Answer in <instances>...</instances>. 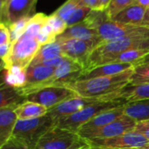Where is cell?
I'll list each match as a JSON object with an SVG mask.
<instances>
[{
  "instance_id": "cell-1",
  "label": "cell",
  "mask_w": 149,
  "mask_h": 149,
  "mask_svg": "<svg viewBox=\"0 0 149 149\" xmlns=\"http://www.w3.org/2000/svg\"><path fill=\"white\" fill-rule=\"evenodd\" d=\"M133 68H130L120 74L110 77H101L86 80H78L68 88L73 90L77 96L84 98H102L117 93L129 84L132 76Z\"/></svg>"
},
{
  "instance_id": "cell-2",
  "label": "cell",
  "mask_w": 149,
  "mask_h": 149,
  "mask_svg": "<svg viewBox=\"0 0 149 149\" xmlns=\"http://www.w3.org/2000/svg\"><path fill=\"white\" fill-rule=\"evenodd\" d=\"M132 49H149V36L125 37L101 43L91 54L84 72L108 63L116 55Z\"/></svg>"
},
{
  "instance_id": "cell-3",
  "label": "cell",
  "mask_w": 149,
  "mask_h": 149,
  "mask_svg": "<svg viewBox=\"0 0 149 149\" xmlns=\"http://www.w3.org/2000/svg\"><path fill=\"white\" fill-rule=\"evenodd\" d=\"M55 120L48 114L33 119H18L10 139L27 149H35L41 137L55 126Z\"/></svg>"
},
{
  "instance_id": "cell-4",
  "label": "cell",
  "mask_w": 149,
  "mask_h": 149,
  "mask_svg": "<svg viewBox=\"0 0 149 149\" xmlns=\"http://www.w3.org/2000/svg\"><path fill=\"white\" fill-rule=\"evenodd\" d=\"M127 103L123 100H111V101L100 100L99 102L88 105L84 109L70 116L59 119L56 122L55 126L77 133L78 130L84 124L88 123L90 120H91L98 114L110 109L125 105Z\"/></svg>"
},
{
  "instance_id": "cell-5",
  "label": "cell",
  "mask_w": 149,
  "mask_h": 149,
  "mask_svg": "<svg viewBox=\"0 0 149 149\" xmlns=\"http://www.w3.org/2000/svg\"><path fill=\"white\" fill-rule=\"evenodd\" d=\"M40 47L37 38L24 33L16 41L11 43L9 55L5 60L6 69H8L12 66H17L26 70Z\"/></svg>"
},
{
  "instance_id": "cell-6",
  "label": "cell",
  "mask_w": 149,
  "mask_h": 149,
  "mask_svg": "<svg viewBox=\"0 0 149 149\" xmlns=\"http://www.w3.org/2000/svg\"><path fill=\"white\" fill-rule=\"evenodd\" d=\"M87 141L92 149H149V140L134 131L113 138L90 139Z\"/></svg>"
},
{
  "instance_id": "cell-7",
  "label": "cell",
  "mask_w": 149,
  "mask_h": 149,
  "mask_svg": "<svg viewBox=\"0 0 149 149\" xmlns=\"http://www.w3.org/2000/svg\"><path fill=\"white\" fill-rule=\"evenodd\" d=\"M77 97L73 90L66 86H47L44 87L26 97V101L41 104L51 109L61 103Z\"/></svg>"
},
{
  "instance_id": "cell-8",
  "label": "cell",
  "mask_w": 149,
  "mask_h": 149,
  "mask_svg": "<svg viewBox=\"0 0 149 149\" xmlns=\"http://www.w3.org/2000/svg\"><path fill=\"white\" fill-rule=\"evenodd\" d=\"M97 32L102 42H108L125 37L132 36H149V28L122 24L109 19L97 28Z\"/></svg>"
},
{
  "instance_id": "cell-9",
  "label": "cell",
  "mask_w": 149,
  "mask_h": 149,
  "mask_svg": "<svg viewBox=\"0 0 149 149\" xmlns=\"http://www.w3.org/2000/svg\"><path fill=\"white\" fill-rule=\"evenodd\" d=\"M136 124V120L123 114L122 116L102 128L89 132H77V134L81 138L85 139L87 140L113 138L122 135L125 132L133 131Z\"/></svg>"
},
{
  "instance_id": "cell-10",
  "label": "cell",
  "mask_w": 149,
  "mask_h": 149,
  "mask_svg": "<svg viewBox=\"0 0 149 149\" xmlns=\"http://www.w3.org/2000/svg\"><path fill=\"white\" fill-rule=\"evenodd\" d=\"M56 40L61 45L63 55L80 63L84 67V71L91 54L97 46H99L98 43L94 41H87L77 39Z\"/></svg>"
},
{
  "instance_id": "cell-11",
  "label": "cell",
  "mask_w": 149,
  "mask_h": 149,
  "mask_svg": "<svg viewBox=\"0 0 149 149\" xmlns=\"http://www.w3.org/2000/svg\"><path fill=\"white\" fill-rule=\"evenodd\" d=\"M84 73V67L70 58H63L61 64L54 68V74L47 86H68L77 82Z\"/></svg>"
},
{
  "instance_id": "cell-12",
  "label": "cell",
  "mask_w": 149,
  "mask_h": 149,
  "mask_svg": "<svg viewBox=\"0 0 149 149\" xmlns=\"http://www.w3.org/2000/svg\"><path fill=\"white\" fill-rule=\"evenodd\" d=\"M79 138L76 132L54 126L41 137L35 149H68Z\"/></svg>"
},
{
  "instance_id": "cell-13",
  "label": "cell",
  "mask_w": 149,
  "mask_h": 149,
  "mask_svg": "<svg viewBox=\"0 0 149 149\" xmlns=\"http://www.w3.org/2000/svg\"><path fill=\"white\" fill-rule=\"evenodd\" d=\"M100 100L101 99H99V98L98 99L84 98V97H81L77 96L76 97H73L71 99L64 101L51 109H48V111L47 114L51 116L55 120V123H56L59 119L68 117V116H70L74 113H76V112L84 109L88 105H91L97 102H99Z\"/></svg>"
},
{
  "instance_id": "cell-14",
  "label": "cell",
  "mask_w": 149,
  "mask_h": 149,
  "mask_svg": "<svg viewBox=\"0 0 149 149\" xmlns=\"http://www.w3.org/2000/svg\"><path fill=\"white\" fill-rule=\"evenodd\" d=\"M91 9L82 6L77 0H68L54 13L59 16L68 26H71L80 22H83Z\"/></svg>"
},
{
  "instance_id": "cell-15",
  "label": "cell",
  "mask_w": 149,
  "mask_h": 149,
  "mask_svg": "<svg viewBox=\"0 0 149 149\" xmlns=\"http://www.w3.org/2000/svg\"><path fill=\"white\" fill-rule=\"evenodd\" d=\"M37 0H11L5 8V21L8 26L19 19L32 17Z\"/></svg>"
},
{
  "instance_id": "cell-16",
  "label": "cell",
  "mask_w": 149,
  "mask_h": 149,
  "mask_svg": "<svg viewBox=\"0 0 149 149\" xmlns=\"http://www.w3.org/2000/svg\"><path fill=\"white\" fill-rule=\"evenodd\" d=\"M104 101L123 100L126 103H132L149 99V84L139 85H126L117 93L99 98Z\"/></svg>"
},
{
  "instance_id": "cell-17",
  "label": "cell",
  "mask_w": 149,
  "mask_h": 149,
  "mask_svg": "<svg viewBox=\"0 0 149 149\" xmlns=\"http://www.w3.org/2000/svg\"><path fill=\"white\" fill-rule=\"evenodd\" d=\"M66 39H77L87 41H94L99 45L102 42L96 29L89 27L85 23L80 22L71 26H68L67 29L59 36L56 40H66Z\"/></svg>"
},
{
  "instance_id": "cell-18",
  "label": "cell",
  "mask_w": 149,
  "mask_h": 149,
  "mask_svg": "<svg viewBox=\"0 0 149 149\" xmlns=\"http://www.w3.org/2000/svg\"><path fill=\"white\" fill-rule=\"evenodd\" d=\"M134 67L131 63H123V62L105 63L84 72L78 80H86V79H91V78L101 77L114 76V74H120Z\"/></svg>"
},
{
  "instance_id": "cell-19",
  "label": "cell",
  "mask_w": 149,
  "mask_h": 149,
  "mask_svg": "<svg viewBox=\"0 0 149 149\" xmlns=\"http://www.w3.org/2000/svg\"><path fill=\"white\" fill-rule=\"evenodd\" d=\"M15 108L6 107L0 109V147L7 143L13 135L18 120Z\"/></svg>"
},
{
  "instance_id": "cell-20",
  "label": "cell",
  "mask_w": 149,
  "mask_h": 149,
  "mask_svg": "<svg viewBox=\"0 0 149 149\" xmlns=\"http://www.w3.org/2000/svg\"><path fill=\"white\" fill-rule=\"evenodd\" d=\"M124 111H125V105L107 110V111L98 114L95 118H93L88 123L84 124L78 130L77 132H89V131H93V130L102 128V127L105 126L106 125L110 124L111 122L114 121L120 116H122L124 114Z\"/></svg>"
},
{
  "instance_id": "cell-21",
  "label": "cell",
  "mask_w": 149,
  "mask_h": 149,
  "mask_svg": "<svg viewBox=\"0 0 149 149\" xmlns=\"http://www.w3.org/2000/svg\"><path fill=\"white\" fill-rule=\"evenodd\" d=\"M26 101L18 89L13 88L5 83V70L0 73V109L6 107H17Z\"/></svg>"
},
{
  "instance_id": "cell-22",
  "label": "cell",
  "mask_w": 149,
  "mask_h": 149,
  "mask_svg": "<svg viewBox=\"0 0 149 149\" xmlns=\"http://www.w3.org/2000/svg\"><path fill=\"white\" fill-rule=\"evenodd\" d=\"M146 8L133 4L117 14L111 20L122 24L145 27V16Z\"/></svg>"
},
{
  "instance_id": "cell-23",
  "label": "cell",
  "mask_w": 149,
  "mask_h": 149,
  "mask_svg": "<svg viewBox=\"0 0 149 149\" xmlns=\"http://www.w3.org/2000/svg\"><path fill=\"white\" fill-rule=\"evenodd\" d=\"M48 111V109L41 104L30 102V101H25L19 104L15 108V113L17 116V118L19 120H26V119H33L43 117L47 115Z\"/></svg>"
},
{
  "instance_id": "cell-24",
  "label": "cell",
  "mask_w": 149,
  "mask_h": 149,
  "mask_svg": "<svg viewBox=\"0 0 149 149\" xmlns=\"http://www.w3.org/2000/svg\"><path fill=\"white\" fill-rule=\"evenodd\" d=\"M124 114L137 122L149 120V99L127 103L125 105Z\"/></svg>"
},
{
  "instance_id": "cell-25",
  "label": "cell",
  "mask_w": 149,
  "mask_h": 149,
  "mask_svg": "<svg viewBox=\"0 0 149 149\" xmlns=\"http://www.w3.org/2000/svg\"><path fill=\"white\" fill-rule=\"evenodd\" d=\"M60 56H64V55L62 54L60 43L57 40H55L52 43H48L41 46L39 52L37 53L36 56L34 57V59L33 60L30 65L40 64L44 61H47Z\"/></svg>"
},
{
  "instance_id": "cell-26",
  "label": "cell",
  "mask_w": 149,
  "mask_h": 149,
  "mask_svg": "<svg viewBox=\"0 0 149 149\" xmlns=\"http://www.w3.org/2000/svg\"><path fill=\"white\" fill-rule=\"evenodd\" d=\"M5 83L10 87L19 89L26 84V69L17 66H12L5 69Z\"/></svg>"
},
{
  "instance_id": "cell-27",
  "label": "cell",
  "mask_w": 149,
  "mask_h": 149,
  "mask_svg": "<svg viewBox=\"0 0 149 149\" xmlns=\"http://www.w3.org/2000/svg\"><path fill=\"white\" fill-rule=\"evenodd\" d=\"M47 18H48V16H47L43 13H37V14L32 16L24 33L37 38L38 34L40 33V32L41 31L43 26L47 24Z\"/></svg>"
},
{
  "instance_id": "cell-28",
  "label": "cell",
  "mask_w": 149,
  "mask_h": 149,
  "mask_svg": "<svg viewBox=\"0 0 149 149\" xmlns=\"http://www.w3.org/2000/svg\"><path fill=\"white\" fill-rule=\"evenodd\" d=\"M145 84H149V62L134 67L128 85H139Z\"/></svg>"
},
{
  "instance_id": "cell-29",
  "label": "cell",
  "mask_w": 149,
  "mask_h": 149,
  "mask_svg": "<svg viewBox=\"0 0 149 149\" xmlns=\"http://www.w3.org/2000/svg\"><path fill=\"white\" fill-rule=\"evenodd\" d=\"M111 19L106 13V10L104 11H99V10H91V13L88 14V16L85 18V19L83 21L89 27L92 29H96L99 27L105 21Z\"/></svg>"
},
{
  "instance_id": "cell-30",
  "label": "cell",
  "mask_w": 149,
  "mask_h": 149,
  "mask_svg": "<svg viewBox=\"0 0 149 149\" xmlns=\"http://www.w3.org/2000/svg\"><path fill=\"white\" fill-rule=\"evenodd\" d=\"M135 3V0H111L106 9L108 17L112 19L117 14Z\"/></svg>"
},
{
  "instance_id": "cell-31",
  "label": "cell",
  "mask_w": 149,
  "mask_h": 149,
  "mask_svg": "<svg viewBox=\"0 0 149 149\" xmlns=\"http://www.w3.org/2000/svg\"><path fill=\"white\" fill-rule=\"evenodd\" d=\"M31 18L32 17L24 18L22 19H19V21L8 26L9 31H10V35H11V43L16 41L19 38H20L24 34V33L26 29L27 24Z\"/></svg>"
},
{
  "instance_id": "cell-32",
  "label": "cell",
  "mask_w": 149,
  "mask_h": 149,
  "mask_svg": "<svg viewBox=\"0 0 149 149\" xmlns=\"http://www.w3.org/2000/svg\"><path fill=\"white\" fill-rule=\"evenodd\" d=\"M47 23V25H49L56 37L61 35L68 27L67 24L55 13H53L52 15L48 16Z\"/></svg>"
},
{
  "instance_id": "cell-33",
  "label": "cell",
  "mask_w": 149,
  "mask_h": 149,
  "mask_svg": "<svg viewBox=\"0 0 149 149\" xmlns=\"http://www.w3.org/2000/svg\"><path fill=\"white\" fill-rule=\"evenodd\" d=\"M37 40L39 41L40 46H43V45H46L48 43H52L56 40V36L54 35L53 30L51 29L49 25H47V23L43 26V28L38 34Z\"/></svg>"
},
{
  "instance_id": "cell-34",
  "label": "cell",
  "mask_w": 149,
  "mask_h": 149,
  "mask_svg": "<svg viewBox=\"0 0 149 149\" xmlns=\"http://www.w3.org/2000/svg\"><path fill=\"white\" fill-rule=\"evenodd\" d=\"M11 44V35L8 26L0 22V46Z\"/></svg>"
},
{
  "instance_id": "cell-35",
  "label": "cell",
  "mask_w": 149,
  "mask_h": 149,
  "mask_svg": "<svg viewBox=\"0 0 149 149\" xmlns=\"http://www.w3.org/2000/svg\"><path fill=\"white\" fill-rule=\"evenodd\" d=\"M133 131L142 134L145 138H146L149 140V120L137 122Z\"/></svg>"
},
{
  "instance_id": "cell-36",
  "label": "cell",
  "mask_w": 149,
  "mask_h": 149,
  "mask_svg": "<svg viewBox=\"0 0 149 149\" xmlns=\"http://www.w3.org/2000/svg\"><path fill=\"white\" fill-rule=\"evenodd\" d=\"M80 6L90 8L91 10H99V1L98 0H77Z\"/></svg>"
},
{
  "instance_id": "cell-37",
  "label": "cell",
  "mask_w": 149,
  "mask_h": 149,
  "mask_svg": "<svg viewBox=\"0 0 149 149\" xmlns=\"http://www.w3.org/2000/svg\"><path fill=\"white\" fill-rule=\"evenodd\" d=\"M63 58H64V56L56 57V58H54V59H50V60H47V61H44L40 64L45 65V66H47V67H50V68H57L61 64V62L62 61Z\"/></svg>"
},
{
  "instance_id": "cell-38",
  "label": "cell",
  "mask_w": 149,
  "mask_h": 149,
  "mask_svg": "<svg viewBox=\"0 0 149 149\" xmlns=\"http://www.w3.org/2000/svg\"><path fill=\"white\" fill-rule=\"evenodd\" d=\"M0 149H27L22 145L17 143L16 141L10 139L7 143H6L3 146L0 147Z\"/></svg>"
},
{
  "instance_id": "cell-39",
  "label": "cell",
  "mask_w": 149,
  "mask_h": 149,
  "mask_svg": "<svg viewBox=\"0 0 149 149\" xmlns=\"http://www.w3.org/2000/svg\"><path fill=\"white\" fill-rule=\"evenodd\" d=\"M10 49H11V44L0 46V58H2L5 61L9 55Z\"/></svg>"
},
{
  "instance_id": "cell-40",
  "label": "cell",
  "mask_w": 149,
  "mask_h": 149,
  "mask_svg": "<svg viewBox=\"0 0 149 149\" xmlns=\"http://www.w3.org/2000/svg\"><path fill=\"white\" fill-rule=\"evenodd\" d=\"M99 1V9L100 11H104L107 9L111 0H98Z\"/></svg>"
},
{
  "instance_id": "cell-41",
  "label": "cell",
  "mask_w": 149,
  "mask_h": 149,
  "mask_svg": "<svg viewBox=\"0 0 149 149\" xmlns=\"http://www.w3.org/2000/svg\"><path fill=\"white\" fill-rule=\"evenodd\" d=\"M136 5L141 6L145 8H147L149 6V0H135V3Z\"/></svg>"
},
{
  "instance_id": "cell-42",
  "label": "cell",
  "mask_w": 149,
  "mask_h": 149,
  "mask_svg": "<svg viewBox=\"0 0 149 149\" xmlns=\"http://www.w3.org/2000/svg\"><path fill=\"white\" fill-rule=\"evenodd\" d=\"M145 27H148L149 28V6L146 8V16H145V24H144Z\"/></svg>"
},
{
  "instance_id": "cell-43",
  "label": "cell",
  "mask_w": 149,
  "mask_h": 149,
  "mask_svg": "<svg viewBox=\"0 0 149 149\" xmlns=\"http://www.w3.org/2000/svg\"><path fill=\"white\" fill-rule=\"evenodd\" d=\"M6 68V61L0 58V73H1L2 71H4Z\"/></svg>"
},
{
  "instance_id": "cell-44",
  "label": "cell",
  "mask_w": 149,
  "mask_h": 149,
  "mask_svg": "<svg viewBox=\"0 0 149 149\" xmlns=\"http://www.w3.org/2000/svg\"><path fill=\"white\" fill-rule=\"evenodd\" d=\"M80 149H92V148H91V146H90V144H89V142H88V145H86V146H83V147H82V148H80Z\"/></svg>"
},
{
  "instance_id": "cell-45",
  "label": "cell",
  "mask_w": 149,
  "mask_h": 149,
  "mask_svg": "<svg viewBox=\"0 0 149 149\" xmlns=\"http://www.w3.org/2000/svg\"><path fill=\"white\" fill-rule=\"evenodd\" d=\"M0 1H1V2H3V4L6 6V5L11 1V0H0Z\"/></svg>"
},
{
  "instance_id": "cell-46",
  "label": "cell",
  "mask_w": 149,
  "mask_h": 149,
  "mask_svg": "<svg viewBox=\"0 0 149 149\" xmlns=\"http://www.w3.org/2000/svg\"><path fill=\"white\" fill-rule=\"evenodd\" d=\"M131 149H136V148H131Z\"/></svg>"
}]
</instances>
